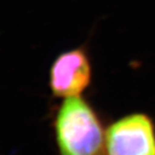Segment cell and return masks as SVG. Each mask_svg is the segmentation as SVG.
I'll return each instance as SVG.
<instances>
[{
	"label": "cell",
	"instance_id": "obj_2",
	"mask_svg": "<svg viewBox=\"0 0 155 155\" xmlns=\"http://www.w3.org/2000/svg\"><path fill=\"white\" fill-rule=\"evenodd\" d=\"M107 155H155V131L151 120L133 114L117 120L106 133Z\"/></svg>",
	"mask_w": 155,
	"mask_h": 155
},
{
	"label": "cell",
	"instance_id": "obj_1",
	"mask_svg": "<svg viewBox=\"0 0 155 155\" xmlns=\"http://www.w3.org/2000/svg\"><path fill=\"white\" fill-rule=\"evenodd\" d=\"M61 155H103L106 136L93 107L80 96L68 97L55 119Z\"/></svg>",
	"mask_w": 155,
	"mask_h": 155
},
{
	"label": "cell",
	"instance_id": "obj_3",
	"mask_svg": "<svg viewBox=\"0 0 155 155\" xmlns=\"http://www.w3.org/2000/svg\"><path fill=\"white\" fill-rule=\"evenodd\" d=\"M93 68L84 46L60 53L50 68V87L57 97L80 96L91 84Z\"/></svg>",
	"mask_w": 155,
	"mask_h": 155
}]
</instances>
